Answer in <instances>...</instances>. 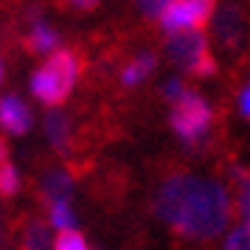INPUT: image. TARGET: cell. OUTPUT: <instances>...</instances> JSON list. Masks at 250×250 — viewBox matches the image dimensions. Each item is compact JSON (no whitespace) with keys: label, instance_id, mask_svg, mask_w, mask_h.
<instances>
[{"label":"cell","instance_id":"6da1fadb","mask_svg":"<svg viewBox=\"0 0 250 250\" xmlns=\"http://www.w3.org/2000/svg\"><path fill=\"white\" fill-rule=\"evenodd\" d=\"M155 214L186 239H216L230 222V194L219 180L177 171L158 186Z\"/></svg>","mask_w":250,"mask_h":250},{"label":"cell","instance_id":"7a4b0ae2","mask_svg":"<svg viewBox=\"0 0 250 250\" xmlns=\"http://www.w3.org/2000/svg\"><path fill=\"white\" fill-rule=\"evenodd\" d=\"M79 76V57L68 48H57L48 62L31 76V93L45 107H62Z\"/></svg>","mask_w":250,"mask_h":250},{"label":"cell","instance_id":"3957f363","mask_svg":"<svg viewBox=\"0 0 250 250\" xmlns=\"http://www.w3.org/2000/svg\"><path fill=\"white\" fill-rule=\"evenodd\" d=\"M166 57L171 59V65H177L180 70L191 73V76H214L216 73V59L208 48V37L203 28H180L171 31L166 40Z\"/></svg>","mask_w":250,"mask_h":250},{"label":"cell","instance_id":"277c9868","mask_svg":"<svg viewBox=\"0 0 250 250\" xmlns=\"http://www.w3.org/2000/svg\"><path fill=\"white\" fill-rule=\"evenodd\" d=\"M171 126L186 144H197L211 126V107L200 93L183 90L180 99H174L171 110Z\"/></svg>","mask_w":250,"mask_h":250},{"label":"cell","instance_id":"5b68a950","mask_svg":"<svg viewBox=\"0 0 250 250\" xmlns=\"http://www.w3.org/2000/svg\"><path fill=\"white\" fill-rule=\"evenodd\" d=\"M211 34L222 48H236L245 40V12L239 9V3L225 0L222 6H214L211 12Z\"/></svg>","mask_w":250,"mask_h":250},{"label":"cell","instance_id":"8992f818","mask_svg":"<svg viewBox=\"0 0 250 250\" xmlns=\"http://www.w3.org/2000/svg\"><path fill=\"white\" fill-rule=\"evenodd\" d=\"M205 23H208V17L188 0H171L169 6L160 12V25L169 34L180 31V28H205Z\"/></svg>","mask_w":250,"mask_h":250},{"label":"cell","instance_id":"52a82bcc","mask_svg":"<svg viewBox=\"0 0 250 250\" xmlns=\"http://www.w3.org/2000/svg\"><path fill=\"white\" fill-rule=\"evenodd\" d=\"M0 126L12 135H25L31 126V110L17 96H6L0 102Z\"/></svg>","mask_w":250,"mask_h":250},{"label":"cell","instance_id":"ba28073f","mask_svg":"<svg viewBox=\"0 0 250 250\" xmlns=\"http://www.w3.org/2000/svg\"><path fill=\"white\" fill-rule=\"evenodd\" d=\"M45 132H48V141L54 144V149L59 152H68L70 146V118L59 107H51L45 113Z\"/></svg>","mask_w":250,"mask_h":250},{"label":"cell","instance_id":"9c48e42d","mask_svg":"<svg viewBox=\"0 0 250 250\" xmlns=\"http://www.w3.org/2000/svg\"><path fill=\"white\" fill-rule=\"evenodd\" d=\"M155 70V54H138L132 62H126V68L121 70V84L124 87H135Z\"/></svg>","mask_w":250,"mask_h":250},{"label":"cell","instance_id":"30bf717a","mask_svg":"<svg viewBox=\"0 0 250 250\" xmlns=\"http://www.w3.org/2000/svg\"><path fill=\"white\" fill-rule=\"evenodd\" d=\"M25 48H28L31 54H48V51L57 48V34H54L48 25H42L37 20V23L31 25L28 37H25Z\"/></svg>","mask_w":250,"mask_h":250},{"label":"cell","instance_id":"8fae6325","mask_svg":"<svg viewBox=\"0 0 250 250\" xmlns=\"http://www.w3.org/2000/svg\"><path fill=\"white\" fill-rule=\"evenodd\" d=\"M70 194V177L65 171H51L45 177V197L51 203H57V200H68Z\"/></svg>","mask_w":250,"mask_h":250},{"label":"cell","instance_id":"7c38bea8","mask_svg":"<svg viewBox=\"0 0 250 250\" xmlns=\"http://www.w3.org/2000/svg\"><path fill=\"white\" fill-rule=\"evenodd\" d=\"M54 250H90L87 239L82 236L76 228H62L59 236L54 239Z\"/></svg>","mask_w":250,"mask_h":250},{"label":"cell","instance_id":"4fadbf2b","mask_svg":"<svg viewBox=\"0 0 250 250\" xmlns=\"http://www.w3.org/2000/svg\"><path fill=\"white\" fill-rule=\"evenodd\" d=\"M20 191V177H17V169H14L9 160L0 163V194L3 197H14Z\"/></svg>","mask_w":250,"mask_h":250},{"label":"cell","instance_id":"5bb4252c","mask_svg":"<svg viewBox=\"0 0 250 250\" xmlns=\"http://www.w3.org/2000/svg\"><path fill=\"white\" fill-rule=\"evenodd\" d=\"M236 211L242 219H250V174H239L236 177Z\"/></svg>","mask_w":250,"mask_h":250},{"label":"cell","instance_id":"9a60e30c","mask_svg":"<svg viewBox=\"0 0 250 250\" xmlns=\"http://www.w3.org/2000/svg\"><path fill=\"white\" fill-rule=\"evenodd\" d=\"M225 250H250V219L233 228L225 239Z\"/></svg>","mask_w":250,"mask_h":250},{"label":"cell","instance_id":"2e32d148","mask_svg":"<svg viewBox=\"0 0 250 250\" xmlns=\"http://www.w3.org/2000/svg\"><path fill=\"white\" fill-rule=\"evenodd\" d=\"M51 225L54 228H73V211H70L68 200H57L51 203Z\"/></svg>","mask_w":250,"mask_h":250},{"label":"cell","instance_id":"e0dca14e","mask_svg":"<svg viewBox=\"0 0 250 250\" xmlns=\"http://www.w3.org/2000/svg\"><path fill=\"white\" fill-rule=\"evenodd\" d=\"M25 248L31 250L48 248V228L42 222H28V228H25Z\"/></svg>","mask_w":250,"mask_h":250},{"label":"cell","instance_id":"ac0fdd59","mask_svg":"<svg viewBox=\"0 0 250 250\" xmlns=\"http://www.w3.org/2000/svg\"><path fill=\"white\" fill-rule=\"evenodd\" d=\"M135 3H138V9L146 14V17H160V12L169 6L171 0H135Z\"/></svg>","mask_w":250,"mask_h":250},{"label":"cell","instance_id":"d6986e66","mask_svg":"<svg viewBox=\"0 0 250 250\" xmlns=\"http://www.w3.org/2000/svg\"><path fill=\"white\" fill-rule=\"evenodd\" d=\"M65 6H70V9H79V12H90V9H96L102 0H62Z\"/></svg>","mask_w":250,"mask_h":250},{"label":"cell","instance_id":"ffe728a7","mask_svg":"<svg viewBox=\"0 0 250 250\" xmlns=\"http://www.w3.org/2000/svg\"><path fill=\"white\" fill-rule=\"evenodd\" d=\"M188 3H194V6H197V9H200V12L208 17V20H211V12H214L216 0H188Z\"/></svg>","mask_w":250,"mask_h":250},{"label":"cell","instance_id":"44dd1931","mask_svg":"<svg viewBox=\"0 0 250 250\" xmlns=\"http://www.w3.org/2000/svg\"><path fill=\"white\" fill-rule=\"evenodd\" d=\"M183 90H186V87H183V84H180L177 79H171L169 84H166V96H169L171 102H174V99H180V96H183Z\"/></svg>","mask_w":250,"mask_h":250},{"label":"cell","instance_id":"7402d4cb","mask_svg":"<svg viewBox=\"0 0 250 250\" xmlns=\"http://www.w3.org/2000/svg\"><path fill=\"white\" fill-rule=\"evenodd\" d=\"M3 160H9V149H6V141L0 138V163H3Z\"/></svg>","mask_w":250,"mask_h":250},{"label":"cell","instance_id":"603a6c76","mask_svg":"<svg viewBox=\"0 0 250 250\" xmlns=\"http://www.w3.org/2000/svg\"><path fill=\"white\" fill-rule=\"evenodd\" d=\"M0 79H3V65H0Z\"/></svg>","mask_w":250,"mask_h":250}]
</instances>
